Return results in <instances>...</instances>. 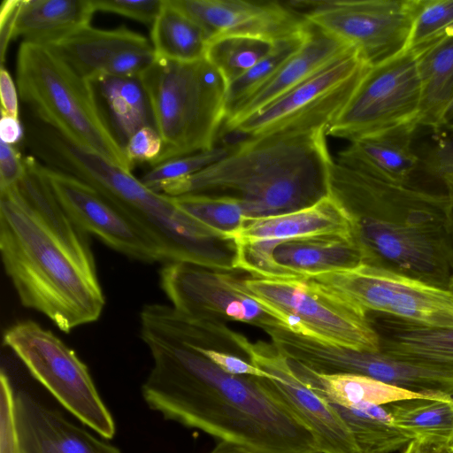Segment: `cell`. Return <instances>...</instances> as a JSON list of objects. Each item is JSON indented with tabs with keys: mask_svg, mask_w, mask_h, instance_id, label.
<instances>
[{
	"mask_svg": "<svg viewBox=\"0 0 453 453\" xmlns=\"http://www.w3.org/2000/svg\"><path fill=\"white\" fill-rule=\"evenodd\" d=\"M140 334L153 360L142 397L165 419L257 453H320L311 433L259 378L229 374L199 352L173 322L169 305H144Z\"/></svg>",
	"mask_w": 453,
	"mask_h": 453,
	"instance_id": "obj_1",
	"label": "cell"
},
{
	"mask_svg": "<svg viewBox=\"0 0 453 453\" xmlns=\"http://www.w3.org/2000/svg\"><path fill=\"white\" fill-rule=\"evenodd\" d=\"M25 173L0 191V252L21 304L65 333L96 321L105 297L88 234L67 215L34 156Z\"/></svg>",
	"mask_w": 453,
	"mask_h": 453,
	"instance_id": "obj_2",
	"label": "cell"
},
{
	"mask_svg": "<svg viewBox=\"0 0 453 453\" xmlns=\"http://www.w3.org/2000/svg\"><path fill=\"white\" fill-rule=\"evenodd\" d=\"M329 193L352 217L366 264L449 288L453 205L446 193L391 181L344 150L334 159Z\"/></svg>",
	"mask_w": 453,
	"mask_h": 453,
	"instance_id": "obj_3",
	"label": "cell"
},
{
	"mask_svg": "<svg viewBox=\"0 0 453 453\" xmlns=\"http://www.w3.org/2000/svg\"><path fill=\"white\" fill-rule=\"evenodd\" d=\"M333 162L326 128L280 131L236 141L219 161L163 184L158 192L235 197L247 218L282 214L329 194Z\"/></svg>",
	"mask_w": 453,
	"mask_h": 453,
	"instance_id": "obj_4",
	"label": "cell"
},
{
	"mask_svg": "<svg viewBox=\"0 0 453 453\" xmlns=\"http://www.w3.org/2000/svg\"><path fill=\"white\" fill-rule=\"evenodd\" d=\"M25 142L42 164L89 185L131 219L165 261L178 257L198 233L196 221L172 196L155 192L131 171L86 150L39 118H27Z\"/></svg>",
	"mask_w": 453,
	"mask_h": 453,
	"instance_id": "obj_5",
	"label": "cell"
},
{
	"mask_svg": "<svg viewBox=\"0 0 453 453\" xmlns=\"http://www.w3.org/2000/svg\"><path fill=\"white\" fill-rule=\"evenodd\" d=\"M16 81L20 98L37 118L79 147L131 171L133 165L98 104L92 82L52 47L23 42Z\"/></svg>",
	"mask_w": 453,
	"mask_h": 453,
	"instance_id": "obj_6",
	"label": "cell"
},
{
	"mask_svg": "<svg viewBox=\"0 0 453 453\" xmlns=\"http://www.w3.org/2000/svg\"><path fill=\"white\" fill-rule=\"evenodd\" d=\"M140 81L163 142L152 166L214 148L225 121L227 84L206 59L156 58Z\"/></svg>",
	"mask_w": 453,
	"mask_h": 453,
	"instance_id": "obj_7",
	"label": "cell"
},
{
	"mask_svg": "<svg viewBox=\"0 0 453 453\" xmlns=\"http://www.w3.org/2000/svg\"><path fill=\"white\" fill-rule=\"evenodd\" d=\"M248 294L276 325L319 342L360 351L380 350L367 312L308 277L242 280Z\"/></svg>",
	"mask_w": 453,
	"mask_h": 453,
	"instance_id": "obj_8",
	"label": "cell"
},
{
	"mask_svg": "<svg viewBox=\"0 0 453 453\" xmlns=\"http://www.w3.org/2000/svg\"><path fill=\"white\" fill-rule=\"evenodd\" d=\"M4 344L68 411L104 439L114 437L115 422L87 365L51 331L19 321L5 330Z\"/></svg>",
	"mask_w": 453,
	"mask_h": 453,
	"instance_id": "obj_9",
	"label": "cell"
},
{
	"mask_svg": "<svg viewBox=\"0 0 453 453\" xmlns=\"http://www.w3.org/2000/svg\"><path fill=\"white\" fill-rule=\"evenodd\" d=\"M418 0H291L310 25L354 49L368 66L411 49Z\"/></svg>",
	"mask_w": 453,
	"mask_h": 453,
	"instance_id": "obj_10",
	"label": "cell"
},
{
	"mask_svg": "<svg viewBox=\"0 0 453 453\" xmlns=\"http://www.w3.org/2000/svg\"><path fill=\"white\" fill-rule=\"evenodd\" d=\"M368 66L354 49L244 119L224 127L242 138L326 128L343 109Z\"/></svg>",
	"mask_w": 453,
	"mask_h": 453,
	"instance_id": "obj_11",
	"label": "cell"
},
{
	"mask_svg": "<svg viewBox=\"0 0 453 453\" xmlns=\"http://www.w3.org/2000/svg\"><path fill=\"white\" fill-rule=\"evenodd\" d=\"M311 278L365 311L435 328H453V290L371 264Z\"/></svg>",
	"mask_w": 453,
	"mask_h": 453,
	"instance_id": "obj_12",
	"label": "cell"
},
{
	"mask_svg": "<svg viewBox=\"0 0 453 453\" xmlns=\"http://www.w3.org/2000/svg\"><path fill=\"white\" fill-rule=\"evenodd\" d=\"M421 81L415 52L371 66L326 129V135L352 142L403 123L417 121Z\"/></svg>",
	"mask_w": 453,
	"mask_h": 453,
	"instance_id": "obj_13",
	"label": "cell"
},
{
	"mask_svg": "<svg viewBox=\"0 0 453 453\" xmlns=\"http://www.w3.org/2000/svg\"><path fill=\"white\" fill-rule=\"evenodd\" d=\"M248 360L269 372L259 378L265 389L295 416L314 436L320 453H360L349 429L335 411L292 370L288 358L272 343L250 342L230 333Z\"/></svg>",
	"mask_w": 453,
	"mask_h": 453,
	"instance_id": "obj_14",
	"label": "cell"
},
{
	"mask_svg": "<svg viewBox=\"0 0 453 453\" xmlns=\"http://www.w3.org/2000/svg\"><path fill=\"white\" fill-rule=\"evenodd\" d=\"M232 267L254 278L313 277L365 263L354 235L328 234L235 243Z\"/></svg>",
	"mask_w": 453,
	"mask_h": 453,
	"instance_id": "obj_15",
	"label": "cell"
},
{
	"mask_svg": "<svg viewBox=\"0 0 453 453\" xmlns=\"http://www.w3.org/2000/svg\"><path fill=\"white\" fill-rule=\"evenodd\" d=\"M160 286L172 306L198 321L222 314L232 319L259 325L266 317L261 305L245 289L242 280L188 263L164 264Z\"/></svg>",
	"mask_w": 453,
	"mask_h": 453,
	"instance_id": "obj_16",
	"label": "cell"
},
{
	"mask_svg": "<svg viewBox=\"0 0 453 453\" xmlns=\"http://www.w3.org/2000/svg\"><path fill=\"white\" fill-rule=\"evenodd\" d=\"M43 173L59 204L87 234L130 258L162 262L159 250L145 233L92 187L44 165Z\"/></svg>",
	"mask_w": 453,
	"mask_h": 453,
	"instance_id": "obj_17",
	"label": "cell"
},
{
	"mask_svg": "<svg viewBox=\"0 0 453 453\" xmlns=\"http://www.w3.org/2000/svg\"><path fill=\"white\" fill-rule=\"evenodd\" d=\"M49 46L90 81L103 76L140 79L156 60L151 42L124 27L104 30L88 25Z\"/></svg>",
	"mask_w": 453,
	"mask_h": 453,
	"instance_id": "obj_18",
	"label": "cell"
},
{
	"mask_svg": "<svg viewBox=\"0 0 453 453\" xmlns=\"http://www.w3.org/2000/svg\"><path fill=\"white\" fill-rule=\"evenodd\" d=\"M196 20L211 39L256 37L273 42L300 34L307 23L288 3L248 0H171Z\"/></svg>",
	"mask_w": 453,
	"mask_h": 453,
	"instance_id": "obj_19",
	"label": "cell"
},
{
	"mask_svg": "<svg viewBox=\"0 0 453 453\" xmlns=\"http://www.w3.org/2000/svg\"><path fill=\"white\" fill-rule=\"evenodd\" d=\"M20 453H121L25 391L15 395Z\"/></svg>",
	"mask_w": 453,
	"mask_h": 453,
	"instance_id": "obj_20",
	"label": "cell"
},
{
	"mask_svg": "<svg viewBox=\"0 0 453 453\" xmlns=\"http://www.w3.org/2000/svg\"><path fill=\"white\" fill-rule=\"evenodd\" d=\"M328 234L354 235L352 217L330 193L296 211L246 218L233 242L248 243Z\"/></svg>",
	"mask_w": 453,
	"mask_h": 453,
	"instance_id": "obj_21",
	"label": "cell"
},
{
	"mask_svg": "<svg viewBox=\"0 0 453 453\" xmlns=\"http://www.w3.org/2000/svg\"><path fill=\"white\" fill-rule=\"evenodd\" d=\"M350 49L349 45L311 25L309 34L299 50L235 108L222 127L252 114Z\"/></svg>",
	"mask_w": 453,
	"mask_h": 453,
	"instance_id": "obj_22",
	"label": "cell"
},
{
	"mask_svg": "<svg viewBox=\"0 0 453 453\" xmlns=\"http://www.w3.org/2000/svg\"><path fill=\"white\" fill-rule=\"evenodd\" d=\"M419 125L411 121L349 142L344 150L377 174L396 183L412 184L421 170L414 148Z\"/></svg>",
	"mask_w": 453,
	"mask_h": 453,
	"instance_id": "obj_23",
	"label": "cell"
},
{
	"mask_svg": "<svg viewBox=\"0 0 453 453\" xmlns=\"http://www.w3.org/2000/svg\"><path fill=\"white\" fill-rule=\"evenodd\" d=\"M383 316L380 350L396 359L453 375V328L424 326Z\"/></svg>",
	"mask_w": 453,
	"mask_h": 453,
	"instance_id": "obj_24",
	"label": "cell"
},
{
	"mask_svg": "<svg viewBox=\"0 0 453 453\" xmlns=\"http://www.w3.org/2000/svg\"><path fill=\"white\" fill-rule=\"evenodd\" d=\"M90 0H19L12 39L51 45L90 25Z\"/></svg>",
	"mask_w": 453,
	"mask_h": 453,
	"instance_id": "obj_25",
	"label": "cell"
},
{
	"mask_svg": "<svg viewBox=\"0 0 453 453\" xmlns=\"http://www.w3.org/2000/svg\"><path fill=\"white\" fill-rule=\"evenodd\" d=\"M288 362L296 375L321 398L342 406L361 403L385 405L410 399L452 397L411 391L365 375L319 373L297 362Z\"/></svg>",
	"mask_w": 453,
	"mask_h": 453,
	"instance_id": "obj_26",
	"label": "cell"
},
{
	"mask_svg": "<svg viewBox=\"0 0 453 453\" xmlns=\"http://www.w3.org/2000/svg\"><path fill=\"white\" fill-rule=\"evenodd\" d=\"M421 81L419 127L441 125L453 103V33L412 49Z\"/></svg>",
	"mask_w": 453,
	"mask_h": 453,
	"instance_id": "obj_27",
	"label": "cell"
},
{
	"mask_svg": "<svg viewBox=\"0 0 453 453\" xmlns=\"http://www.w3.org/2000/svg\"><path fill=\"white\" fill-rule=\"evenodd\" d=\"M210 40L207 31L196 20L171 0H164L150 29L156 58L176 62L205 58Z\"/></svg>",
	"mask_w": 453,
	"mask_h": 453,
	"instance_id": "obj_28",
	"label": "cell"
},
{
	"mask_svg": "<svg viewBox=\"0 0 453 453\" xmlns=\"http://www.w3.org/2000/svg\"><path fill=\"white\" fill-rule=\"evenodd\" d=\"M326 403L344 421L360 453H391L404 449L413 440L396 426L386 404L361 403L342 406Z\"/></svg>",
	"mask_w": 453,
	"mask_h": 453,
	"instance_id": "obj_29",
	"label": "cell"
},
{
	"mask_svg": "<svg viewBox=\"0 0 453 453\" xmlns=\"http://www.w3.org/2000/svg\"><path fill=\"white\" fill-rule=\"evenodd\" d=\"M91 82L124 140L127 142L140 128L151 126L150 103L139 79L103 76Z\"/></svg>",
	"mask_w": 453,
	"mask_h": 453,
	"instance_id": "obj_30",
	"label": "cell"
},
{
	"mask_svg": "<svg viewBox=\"0 0 453 453\" xmlns=\"http://www.w3.org/2000/svg\"><path fill=\"white\" fill-rule=\"evenodd\" d=\"M386 405L396 426L412 439L448 442L453 434V397L410 399Z\"/></svg>",
	"mask_w": 453,
	"mask_h": 453,
	"instance_id": "obj_31",
	"label": "cell"
},
{
	"mask_svg": "<svg viewBox=\"0 0 453 453\" xmlns=\"http://www.w3.org/2000/svg\"><path fill=\"white\" fill-rule=\"evenodd\" d=\"M173 198L182 211L223 241L233 242L247 218L242 203L235 197L185 195Z\"/></svg>",
	"mask_w": 453,
	"mask_h": 453,
	"instance_id": "obj_32",
	"label": "cell"
},
{
	"mask_svg": "<svg viewBox=\"0 0 453 453\" xmlns=\"http://www.w3.org/2000/svg\"><path fill=\"white\" fill-rule=\"evenodd\" d=\"M275 43L242 35L214 37L209 42L205 58L218 70L228 86L266 57Z\"/></svg>",
	"mask_w": 453,
	"mask_h": 453,
	"instance_id": "obj_33",
	"label": "cell"
},
{
	"mask_svg": "<svg viewBox=\"0 0 453 453\" xmlns=\"http://www.w3.org/2000/svg\"><path fill=\"white\" fill-rule=\"evenodd\" d=\"M310 27L309 24L305 31L277 42L266 57L227 86L225 121L244 99L265 83L286 60L299 50L309 34Z\"/></svg>",
	"mask_w": 453,
	"mask_h": 453,
	"instance_id": "obj_34",
	"label": "cell"
},
{
	"mask_svg": "<svg viewBox=\"0 0 453 453\" xmlns=\"http://www.w3.org/2000/svg\"><path fill=\"white\" fill-rule=\"evenodd\" d=\"M234 147V142L222 143L208 150L167 160L153 166L141 180L150 189L158 192L163 184L195 174L219 161L228 155Z\"/></svg>",
	"mask_w": 453,
	"mask_h": 453,
	"instance_id": "obj_35",
	"label": "cell"
},
{
	"mask_svg": "<svg viewBox=\"0 0 453 453\" xmlns=\"http://www.w3.org/2000/svg\"><path fill=\"white\" fill-rule=\"evenodd\" d=\"M452 25L453 0H418L411 36V49L442 35Z\"/></svg>",
	"mask_w": 453,
	"mask_h": 453,
	"instance_id": "obj_36",
	"label": "cell"
},
{
	"mask_svg": "<svg viewBox=\"0 0 453 453\" xmlns=\"http://www.w3.org/2000/svg\"><path fill=\"white\" fill-rule=\"evenodd\" d=\"M429 129L428 142L417 151L421 170L443 182L453 178V127L439 126Z\"/></svg>",
	"mask_w": 453,
	"mask_h": 453,
	"instance_id": "obj_37",
	"label": "cell"
},
{
	"mask_svg": "<svg viewBox=\"0 0 453 453\" xmlns=\"http://www.w3.org/2000/svg\"><path fill=\"white\" fill-rule=\"evenodd\" d=\"M0 453H20L15 395L7 374H0Z\"/></svg>",
	"mask_w": 453,
	"mask_h": 453,
	"instance_id": "obj_38",
	"label": "cell"
},
{
	"mask_svg": "<svg viewBox=\"0 0 453 453\" xmlns=\"http://www.w3.org/2000/svg\"><path fill=\"white\" fill-rule=\"evenodd\" d=\"M95 12L116 13L145 25H152L164 0H90Z\"/></svg>",
	"mask_w": 453,
	"mask_h": 453,
	"instance_id": "obj_39",
	"label": "cell"
},
{
	"mask_svg": "<svg viewBox=\"0 0 453 453\" xmlns=\"http://www.w3.org/2000/svg\"><path fill=\"white\" fill-rule=\"evenodd\" d=\"M163 142L153 126H146L136 131L124 145L126 155L134 162H150V165L159 157Z\"/></svg>",
	"mask_w": 453,
	"mask_h": 453,
	"instance_id": "obj_40",
	"label": "cell"
},
{
	"mask_svg": "<svg viewBox=\"0 0 453 453\" xmlns=\"http://www.w3.org/2000/svg\"><path fill=\"white\" fill-rule=\"evenodd\" d=\"M25 161L13 146L0 141V191L16 185L24 176Z\"/></svg>",
	"mask_w": 453,
	"mask_h": 453,
	"instance_id": "obj_41",
	"label": "cell"
},
{
	"mask_svg": "<svg viewBox=\"0 0 453 453\" xmlns=\"http://www.w3.org/2000/svg\"><path fill=\"white\" fill-rule=\"evenodd\" d=\"M0 99L2 115L19 118V101L16 86L10 73L1 66Z\"/></svg>",
	"mask_w": 453,
	"mask_h": 453,
	"instance_id": "obj_42",
	"label": "cell"
},
{
	"mask_svg": "<svg viewBox=\"0 0 453 453\" xmlns=\"http://www.w3.org/2000/svg\"><path fill=\"white\" fill-rule=\"evenodd\" d=\"M19 0H4L0 9V58L4 66L6 49L12 41V29Z\"/></svg>",
	"mask_w": 453,
	"mask_h": 453,
	"instance_id": "obj_43",
	"label": "cell"
},
{
	"mask_svg": "<svg viewBox=\"0 0 453 453\" xmlns=\"http://www.w3.org/2000/svg\"><path fill=\"white\" fill-rule=\"evenodd\" d=\"M25 138V128L19 118L2 115L0 120V141L14 145Z\"/></svg>",
	"mask_w": 453,
	"mask_h": 453,
	"instance_id": "obj_44",
	"label": "cell"
},
{
	"mask_svg": "<svg viewBox=\"0 0 453 453\" xmlns=\"http://www.w3.org/2000/svg\"><path fill=\"white\" fill-rule=\"evenodd\" d=\"M402 453H453L448 442L426 439H413Z\"/></svg>",
	"mask_w": 453,
	"mask_h": 453,
	"instance_id": "obj_45",
	"label": "cell"
},
{
	"mask_svg": "<svg viewBox=\"0 0 453 453\" xmlns=\"http://www.w3.org/2000/svg\"><path fill=\"white\" fill-rule=\"evenodd\" d=\"M210 453H257L253 449L243 445L229 441H220Z\"/></svg>",
	"mask_w": 453,
	"mask_h": 453,
	"instance_id": "obj_46",
	"label": "cell"
},
{
	"mask_svg": "<svg viewBox=\"0 0 453 453\" xmlns=\"http://www.w3.org/2000/svg\"><path fill=\"white\" fill-rule=\"evenodd\" d=\"M440 126L453 127V103L445 112Z\"/></svg>",
	"mask_w": 453,
	"mask_h": 453,
	"instance_id": "obj_47",
	"label": "cell"
},
{
	"mask_svg": "<svg viewBox=\"0 0 453 453\" xmlns=\"http://www.w3.org/2000/svg\"><path fill=\"white\" fill-rule=\"evenodd\" d=\"M445 186L446 195L449 196L452 205H453V178L449 179L442 182Z\"/></svg>",
	"mask_w": 453,
	"mask_h": 453,
	"instance_id": "obj_48",
	"label": "cell"
},
{
	"mask_svg": "<svg viewBox=\"0 0 453 453\" xmlns=\"http://www.w3.org/2000/svg\"><path fill=\"white\" fill-rule=\"evenodd\" d=\"M449 447L453 450V434L448 441Z\"/></svg>",
	"mask_w": 453,
	"mask_h": 453,
	"instance_id": "obj_49",
	"label": "cell"
},
{
	"mask_svg": "<svg viewBox=\"0 0 453 453\" xmlns=\"http://www.w3.org/2000/svg\"><path fill=\"white\" fill-rule=\"evenodd\" d=\"M451 33H453V25L450 27V28L445 34H451ZM445 34H443V35H445Z\"/></svg>",
	"mask_w": 453,
	"mask_h": 453,
	"instance_id": "obj_50",
	"label": "cell"
},
{
	"mask_svg": "<svg viewBox=\"0 0 453 453\" xmlns=\"http://www.w3.org/2000/svg\"><path fill=\"white\" fill-rule=\"evenodd\" d=\"M449 288H450L451 290H453V280H451V282H450Z\"/></svg>",
	"mask_w": 453,
	"mask_h": 453,
	"instance_id": "obj_51",
	"label": "cell"
}]
</instances>
